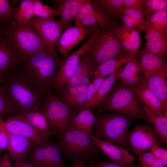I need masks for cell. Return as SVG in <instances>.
Wrapping results in <instances>:
<instances>
[{
    "label": "cell",
    "mask_w": 167,
    "mask_h": 167,
    "mask_svg": "<svg viewBox=\"0 0 167 167\" xmlns=\"http://www.w3.org/2000/svg\"><path fill=\"white\" fill-rule=\"evenodd\" d=\"M2 85L15 114L41 108L46 92L27 79L17 68L3 75Z\"/></svg>",
    "instance_id": "6da1fadb"
},
{
    "label": "cell",
    "mask_w": 167,
    "mask_h": 167,
    "mask_svg": "<svg viewBox=\"0 0 167 167\" xmlns=\"http://www.w3.org/2000/svg\"><path fill=\"white\" fill-rule=\"evenodd\" d=\"M62 61L54 46L47 45L22 62L17 69L30 82L46 92L52 88Z\"/></svg>",
    "instance_id": "7a4b0ae2"
},
{
    "label": "cell",
    "mask_w": 167,
    "mask_h": 167,
    "mask_svg": "<svg viewBox=\"0 0 167 167\" xmlns=\"http://www.w3.org/2000/svg\"><path fill=\"white\" fill-rule=\"evenodd\" d=\"M111 111L140 118L151 123L133 88L118 81L114 84L105 101L98 107V112Z\"/></svg>",
    "instance_id": "3957f363"
},
{
    "label": "cell",
    "mask_w": 167,
    "mask_h": 167,
    "mask_svg": "<svg viewBox=\"0 0 167 167\" xmlns=\"http://www.w3.org/2000/svg\"><path fill=\"white\" fill-rule=\"evenodd\" d=\"M95 115V132L93 135L128 150V131L131 124L135 118L118 113L97 112Z\"/></svg>",
    "instance_id": "277c9868"
},
{
    "label": "cell",
    "mask_w": 167,
    "mask_h": 167,
    "mask_svg": "<svg viewBox=\"0 0 167 167\" xmlns=\"http://www.w3.org/2000/svg\"><path fill=\"white\" fill-rule=\"evenodd\" d=\"M57 136L55 143L66 159L81 160L88 163L90 160L97 158L99 149L87 134L66 128Z\"/></svg>",
    "instance_id": "5b68a950"
},
{
    "label": "cell",
    "mask_w": 167,
    "mask_h": 167,
    "mask_svg": "<svg viewBox=\"0 0 167 167\" xmlns=\"http://www.w3.org/2000/svg\"><path fill=\"white\" fill-rule=\"evenodd\" d=\"M118 22L98 28L97 33L85 54L91 60L95 70L99 65L118 55L128 53L122 47L116 34Z\"/></svg>",
    "instance_id": "8992f818"
},
{
    "label": "cell",
    "mask_w": 167,
    "mask_h": 167,
    "mask_svg": "<svg viewBox=\"0 0 167 167\" xmlns=\"http://www.w3.org/2000/svg\"><path fill=\"white\" fill-rule=\"evenodd\" d=\"M4 32L22 62L48 45L38 35L28 23L18 25L13 22Z\"/></svg>",
    "instance_id": "52a82bcc"
},
{
    "label": "cell",
    "mask_w": 167,
    "mask_h": 167,
    "mask_svg": "<svg viewBox=\"0 0 167 167\" xmlns=\"http://www.w3.org/2000/svg\"><path fill=\"white\" fill-rule=\"evenodd\" d=\"M39 110L45 116L52 134L57 136L66 130L71 119L78 112L54 95L51 89L47 90L43 103Z\"/></svg>",
    "instance_id": "ba28073f"
},
{
    "label": "cell",
    "mask_w": 167,
    "mask_h": 167,
    "mask_svg": "<svg viewBox=\"0 0 167 167\" xmlns=\"http://www.w3.org/2000/svg\"><path fill=\"white\" fill-rule=\"evenodd\" d=\"M62 155L56 143L49 139L37 141L25 161L47 167H64Z\"/></svg>",
    "instance_id": "9c48e42d"
},
{
    "label": "cell",
    "mask_w": 167,
    "mask_h": 167,
    "mask_svg": "<svg viewBox=\"0 0 167 167\" xmlns=\"http://www.w3.org/2000/svg\"><path fill=\"white\" fill-rule=\"evenodd\" d=\"M97 30L79 48L71 54H67L62 60L56 74L52 88L57 93L66 87L68 82L73 75L81 56L85 54L96 37Z\"/></svg>",
    "instance_id": "30bf717a"
},
{
    "label": "cell",
    "mask_w": 167,
    "mask_h": 167,
    "mask_svg": "<svg viewBox=\"0 0 167 167\" xmlns=\"http://www.w3.org/2000/svg\"><path fill=\"white\" fill-rule=\"evenodd\" d=\"M127 141L129 148L136 156L153 146L162 145L152 127L148 124L135 125L128 132Z\"/></svg>",
    "instance_id": "8fae6325"
},
{
    "label": "cell",
    "mask_w": 167,
    "mask_h": 167,
    "mask_svg": "<svg viewBox=\"0 0 167 167\" xmlns=\"http://www.w3.org/2000/svg\"><path fill=\"white\" fill-rule=\"evenodd\" d=\"M28 23L36 33L46 43L54 46L62 32L66 28L60 19H44L33 16Z\"/></svg>",
    "instance_id": "7c38bea8"
},
{
    "label": "cell",
    "mask_w": 167,
    "mask_h": 167,
    "mask_svg": "<svg viewBox=\"0 0 167 167\" xmlns=\"http://www.w3.org/2000/svg\"><path fill=\"white\" fill-rule=\"evenodd\" d=\"M98 28L99 26L96 24L85 27L75 25L66 28L55 45L59 53L65 58L73 48L87 36L94 33Z\"/></svg>",
    "instance_id": "4fadbf2b"
},
{
    "label": "cell",
    "mask_w": 167,
    "mask_h": 167,
    "mask_svg": "<svg viewBox=\"0 0 167 167\" xmlns=\"http://www.w3.org/2000/svg\"><path fill=\"white\" fill-rule=\"evenodd\" d=\"M0 123L9 134L36 140L48 139L50 136L37 130L18 114L8 116L6 120L0 122Z\"/></svg>",
    "instance_id": "5bb4252c"
},
{
    "label": "cell",
    "mask_w": 167,
    "mask_h": 167,
    "mask_svg": "<svg viewBox=\"0 0 167 167\" xmlns=\"http://www.w3.org/2000/svg\"><path fill=\"white\" fill-rule=\"evenodd\" d=\"M9 141L7 150L14 164L25 161L31 148L38 141L8 133Z\"/></svg>",
    "instance_id": "9a60e30c"
},
{
    "label": "cell",
    "mask_w": 167,
    "mask_h": 167,
    "mask_svg": "<svg viewBox=\"0 0 167 167\" xmlns=\"http://www.w3.org/2000/svg\"><path fill=\"white\" fill-rule=\"evenodd\" d=\"M90 137L98 148L113 161L128 164L136 158L128 150L121 146L97 138L93 135Z\"/></svg>",
    "instance_id": "2e32d148"
},
{
    "label": "cell",
    "mask_w": 167,
    "mask_h": 167,
    "mask_svg": "<svg viewBox=\"0 0 167 167\" xmlns=\"http://www.w3.org/2000/svg\"><path fill=\"white\" fill-rule=\"evenodd\" d=\"M21 62L18 54L7 38V39H0V71L4 74L17 68Z\"/></svg>",
    "instance_id": "e0dca14e"
},
{
    "label": "cell",
    "mask_w": 167,
    "mask_h": 167,
    "mask_svg": "<svg viewBox=\"0 0 167 167\" xmlns=\"http://www.w3.org/2000/svg\"><path fill=\"white\" fill-rule=\"evenodd\" d=\"M147 42L143 51L152 53L162 58L167 53V36L157 32L146 23L143 30Z\"/></svg>",
    "instance_id": "ac0fdd59"
},
{
    "label": "cell",
    "mask_w": 167,
    "mask_h": 167,
    "mask_svg": "<svg viewBox=\"0 0 167 167\" xmlns=\"http://www.w3.org/2000/svg\"><path fill=\"white\" fill-rule=\"evenodd\" d=\"M117 80L131 88L144 82L139 61L137 59H132L127 63L123 68H120Z\"/></svg>",
    "instance_id": "d6986e66"
},
{
    "label": "cell",
    "mask_w": 167,
    "mask_h": 167,
    "mask_svg": "<svg viewBox=\"0 0 167 167\" xmlns=\"http://www.w3.org/2000/svg\"><path fill=\"white\" fill-rule=\"evenodd\" d=\"M167 68L158 71L150 75L144 80L147 87L167 107Z\"/></svg>",
    "instance_id": "ffe728a7"
},
{
    "label": "cell",
    "mask_w": 167,
    "mask_h": 167,
    "mask_svg": "<svg viewBox=\"0 0 167 167\" xmlns=\"http://www.w3.org/2000/svg\"><path fill=\"white\" fill-rule=\"evenodd\" d=\"M133 88L143 106L161 115H164L165 112L167 111V107L147 87L144 82L135 86Z\"/></svg>",
    "instance_id": "44dd1931"
},
{
    "label": "cell",
    "mask_w": 167,
    "mask_h": 167,
    "mask_svg": "<svg viewBox=\"0 0 167 167\" xmlns=\"http://www.w3.org/2000/svg\"><path fill=\"white\" fill-rule=\"evenodd\" d=\"M141 53L132 54L126 53L118 55L99 65L94 71L93 77L102 76L106 77L116 70L121 67L124 64L134 59L140 58Z\"/></svg>",
    "instance_id": "7402d4cb"
},
{
    "label": "cell",
    "mask_w": 167,
    "mask_h": 167,
    "mask_svg": "<svg viewBox=\"0 0 167 167\" xmlns=\"http://www.w3.org/2000/svg\"><path fill=\"white\" fill-rule=\"evenodd\" d=\"M95 117L89 109L85 108L77 113L70 121L67 128L82 131L91 136L93 135Z\"/></svg>",
    "instance_id": "603a6c76"
},
{
    "label": "cell",
    "mask_w": 167,
    "mask_h": 167,
    "mask_svg": "<svg viewBox=\"0 0 167 167\" xmlns=\"http://www.w3.org/2000/svg\"><path fill=\"white\" fill-rule=\"evenodd\" d=\"M120 68L117 69L108 77L105 78L92 100L87 104L85 108L91 110L98 108L103 103L109 96L117 80Z\"/></svg>",
    "instance_id": "cb8c5ba5"
},
{
    "label": "cell",
    "mask_w": 167,
    "mask_h": 167,
    "mask_svg": "<svg viewBox=\"0 0 167 167\" xmlns=\"http://www.w3.org/2000/svg\"><path fill=\"white\" fill-rule=\"evenodd\" d=\"M140 58V66L144 79L153 73L167 68V63L162 58L152 53L143 51Z\"/></svg>",
    "instance_id": "d4e9b609"
},
{
    "label": "cell",
    "mask_w": 167,
    "mask_h": 167,
    "mask_svg": "<svg viewBox=\"0 0 167 167\" xmlns=\"http://www.w3.org/2000/svg\"><path fill=\"white\" fill-rule=\"evenodd\" d=\"M20 115L33 127L41 133L50 136L52 130L44 114L38 110L16 113Z\"/></svg>",
    "instance_id": "484cf974"
},
{
    "label": "cell",
    "mask_w": 167,
    "mask_h": 167,
    "mask_svg": "<svg viewBox=\"0 0 167 167\" xmlns=\"http://www.w3.org/2000/svg\"><path fill=\"white\" fill-rule=\"evenodd\" d=\"M143 107L154 130L161 141L167 146V116L158 114L146 106Z\"/></svg>",
    "instance_id": "4316f807"
},
{
    "label": "cell",
    "mask_w": 167,
    "mask_h": 167,
    "mask_svg": "<svg viewBox=\"0 0 167 167\" xmlns=\"http://www.w3.org/2000/svg\"><path fill=\"white\" fill-rule=\"evenodd\" d=\"M92 2L110 19L123 14L124 0H92Z\"/></svg>",
    "instance_id": "83f0119b"
},
{
    "label": "cell",
    "mask_w": 167,
    "mask_h": 167,
    "mask_svg": "<svg viewBox=\"0 0 167 167\" xmlns=\"http://www.w3.org/2000/svg\"><path fill=\"white\" fill-rule=\"evenodd\" d=\"M34 0H22L14 10V18L18 25L28 24L34 16Z\"/></svg>",
    "instance_id": "f1b7e54d"
},
{
    "label": "cell",
    "mask_w": 167,
    "mask_h": 167,
    "mask_svg": "<svg viewBox=\"0 0 167 167\" xmlns=\"http://www.w3.org/2000/svg\"><path fill=\"white\" fill-rule=\"evenodd\" d=\"M110 19L98 8L95 11L78 21L74 22L75 26L85 27L97 25L101 27L109 25Z\"/></svg>",
    "instance_id": "f546056e"
},
{
    "label": "cell",
    "mask_w": 167,
    "mask_h": 167,
    "mask_svg": "<svg viewBox=\"0 0 167 167\" xmlns=\"http://www.w3.org/2000/svg\"><path fill=\"white\" fill-rule=\"evenodd\" d=\"M145 23L157 32L167 36V8L145 17Z\"/></svg>",
    "instance_id": "4dcf8cb0"
},
{
    "label": "cell",
    "mask_w": 167,
    "mask_h": 167,
    "mask_svg": "<svg viewBox=\"0 0 167 167\" xmlns=\"http://www.w3.org/2000/svg\"><path fill=\"white\" fill-rule=\"evenodd\" d=\"M91 66H93L91 60L84 54L80 58L73 75L69 80L66 87L64 89H68L71 87L79 85L80 76L87 69Z\"/></svg>",
    "instance_id": "1f68e13d"
},
{
    "label": "cell",
    "mask_w": 167,
    "mask_h": 167,
    "mask_svg": "<svg viewBox=\"0 0 167 167\" xmlns=\"http://www.w3.org/2000/svg\"><path fill=\"white\" fill-rule=\"evenodd\" d=\"M34 16L44 19H51L58 15L59 13L56 8L44 4L38 0H34Z\"/></svg>",
    "instance_id": "d6a6232c"
},
{
    "label": "cell",
    "mask_w": 167,
    "mask_h": 167,
    "mask_svg": "<svg viewBox=\"0 0 167 167\" xmlns=\"http://www.w3.org/2000/svg\"><path fill=\"white\" fill-rule=\"evenodd\" d=\"M116 34L119 41L127 40L141 41L139 32L135 28L121 26L118 23L116 28Z\"/></svg>",
    "instance_id": "836d02e7"
},
{
    "label": "cell",
    "mask_w": 167,
    "mask_h": 167,
    "mask_svg": "<svg viewBox=\"0 0 167 167\" xmlns=\"http://www.w3.org/2000/svg\"><path fill=\"white\" fill-rule=\"evenodd\" d=\"M143 16L148 15L167 8V0H143Z\"/></svg>",
    "instance_id": "e575fe53"
},
{
    "label": "cell",
    "mask_w": 167,
    "mask_h": 167,
    "mask_svg": "<svg viewBox=\"0 0 167 167\" xmlns=\"http://www.w3.org/2000/svg\"><path fill=\"white\" fill-rule=\"evenodd\" d=\"M87 97V91L73 97L61 100L79 112L85 108Z\"/></svg>",
    "instance_id": "d590c367"
},
{
    "label": "cell",
    "mask_w": 167,
    "mask_h": 167,
    "mask_svg": "<svg viewBox=\"0 0 167 167\" xmlns=\"http://www.w3.org/2000/svg\"><path fill=\"white\" fill-rule=\"evenodd\" d=\"M15 113L9 102L2 85L0 86V122Z\"/></svg>",
    "instance_id": "8d00e7d4"
},
{
    "label": "cell",
    "mask_w": 167,
    "mask_h": 167,
    "mask_svg": "<svg viewBox=\"0 0 167 167\" xmlns=\"http://www.w3.org/2000/svg\"><path fill=\"white\" fill-rule=\"evenodd\" d=\"M123 13L131 17L136 23L138 26L139 32L143 30L145 23V19L142 12L133 9L123 10Z\"/></svg>",
    "instance_id": "74e56055"
},
{
    "label": "cell",
    "mask_w": 167,
    "mask_h": 167,
    "mask_svg": "<svg viewBox=\"0 0 167 167\" xmlns=\"http://www.w3.org/2000/svg\"><path fill=\"white\" fill-rule=\"evenodd\" d=\"M98 8L91 0H89L82 6L73 20L74 22L80 20L96 11Z\"/></svg>",
    "instance_id": "f35d334b"
},
{
    "label": "cell",
    "mask_w": 167,
    "mask_h": 167,
    "mask_svg": "<svg viewBox=\"0 0 167 167\" xmlns=\"http://www.w3.org/2000/svg\"><path fill=\"white\" fill-rule=\"evenodd\" d=\"M53 2L54 4L56 6V9L59 11V15H61L60 21L64 25L67 27L72 20L71 10L62 5L55 2L53 1Z\"/></svg>",
    "instance_id": "ab89813d"
},
{
    "label": "cell",
    "mask_w": 167,
    "mask_h": 167,
    "mask_svg": "<svg viewBox=\"0 0 167 167\" xmlns=\"http://www.w3.org/2000/svg\"><path fill=\"white\" fill-rule=\"evenodd\" d=\"M124 50L128 53H137L141 44V41L127 40L119 42Z\"/></svg>",
    "instance_id": "60d3db41"
},
{
    "label": "cell",
    "mask_w": 167,
    "mask_h": 167,
    "mask_svg": "<svg viewBox=\"0 0 167 167\" xmlns=\"http://www.w3.org/2000/svg\"><path fill=\"white\" fill-rule=\"evenodd\" d=\"M140 164L143 167H149L157 158L150 151H144L137 156Z\"/></svg>",
    "instance_id": "b9f144b4"
},
{
    "label": "cell",
    "mask_w": 167,
    "mask_h": 167,
    "mask_svg": "<svg viewBox=\"0 0 167 167\" xmlns=\"http://www.w3.org/2000/svg\"><path fill=\"white\" fill-rule=\"evenodd\" d=\"M143 1V0H124L123 10L133 9L140 11L144 13V10Z\"/></svg>",
    "instance_id": "7bdbcfd3"
},
{
    "label": "cell",
    "mask_w": 167,
    "mask_h": 167,
    "mask_svg": "<svg viewBox=\"0 0 167 167\" xmlns=\"http://www.w3.org/2000/svg\"><path fill=\"white\" fill-rule=\"evenodd\" d=\"M93 167H129L127 164L113 161H103L98 158L93 160Z\"/></svg>",
    "instance_id": "ee69618b"
},
{
    "label": "cell",
    "mask_w": 167,
    "mask_h": 167,
    "mask_svg": "<svg viewBox=\"0 0 167 167\" xmlns=\"http://www.w3.org/2000/svg\"><path fill=\"white\" fill-rule=\"evenodd\" d=\"M151 152L157 158L162 160L167 165V150L161 146H155L150 149Z\"/></svg>",
    "instance_id": "f6af8a7d"
},
{
    "label": "cell",
    "mask_w": 167,
    "mask_h": 167,
    "mask_svg": "<svg viewBox=\"0 0 167 167\" xmlns=\"http://www.w3.org/2000/svg\"><path fill=\"white\" fill-rule=\"evenodd\" d=\"M12 10L9 1L7 0H0V16L8 17L11 14Z\"/></svg>",
    "instance_id": "bcb514c9"
},
{
    "label": "cell",
    "mask_w": 167,
    "mask_h": 167,
    "mask_svg": "<svg viewBox=\"0 0 167 167\" xmlns=\"http://www.w3.org/2000/svg\"><path fill=\"white\" fill-rule=\"evenodd\" d=\"M8 141V134L0 123V145L2 150H7Z\"/></svg>",
    "instance_id": "7dc6e473"
},
{
    "label": "cell",
    "mask_w": 167,
    "mask_h": 167,
    "mask_svg": "<svg viewBox=\"0 0 167 167\" xmlns=\"http://www.w3.org/2000/svg\"><path fill=\"white\" fill-rule=\"evenodd\" d=\"M119 18L122 20L123 25L129 28H135L138 31V26L137 24L130 16L123 13Z\"/></svg>",
    "instance_id": "c3c4849f"
},
{
    "label": "cell",
    "mask_w": 167,
    "mask_h": 167,
    "mask_svg": "<svg viewBox=\"0 0 167 167\" xmlns=\"http://www.w3.org/2000/svg\"><path fill=\"white\" fill-rule=\"evenodd\" d=\"M89 0H78V2L74 4L71 9V16L72 20L77 15L82 6L88 2Z\"/></svg>",
    "instance_id": "681fc988"
},
{
    "label": "cell",
    "mask_w": 167,
    "mask_h": 167,
    "mask_svg": "<svg viewBox=\"0 0 167 167\" xmlns=\"http://www.w3.org/2000/svg\"><path fill=\"white\" fill-rule=\"evenodd\" d=\"M105 78L106 77L102 76H97L93 77V80L92 82L93 84L94 92L93 97L96 93L99 88L102 84Z\"/></svg>",
    "instance_id": "f907efd6"
},
{
    "label": "cell",
    "mask_w": 167,
    "mask_h": 167,
    "mask_svg": "<svg viewBox=\"0 0 167 167\" xmlns=\"http://www.w3.org/2000/svg\"><path fill=\"white\" fill-rule=\"evenodd\" d=\"M11 161L8 153L5 152L2 156L0 161V167H14Z\"/></svg>",
    "instance_id": "816d5d0a"
},
{
    "label": "cell",
    "mask_w": 167,
    "mask_h": 167,
    "mask_svg": "<svg viewBox=\"0 0 167 167\" xmlns=\"http://www.w3.org/2000/svg\"><path fill=\"white\" fill-rule=\"evenodd\" d=\"M78 0H58L53 2L62 5L71 10L73 6L76 3Z\"/></svg>",
    "instance_id": "f5cc1de1"
},
{
    "label": "cell",
    "mask_w": 167,
    "mask_h": 167,
    "mask_svg": "<svg viewBox=\"0 0 167 167\" xmlns=\"http://www.w3.org/2000/svg\"><path fill=\"white\" fill-rule=\"evenodd\" d=\"M87 162L81 160H75L72 161V164L70 166L66 167H85Z\"/></svg>",
    "instance_id": "db71d44e"
},
{
    "label": "cell",
    "mask_w": 167,
    "mask_h": 167,
    "mask_svg": "<svg viewBox=\"0 0 167 167\" xmlns=\"http://www.w3.org/2000/svg\"><path fill=\"white\" fill-rule=\"evenodd\" d=\"M167 165L162 160L156 158L149 167H166Z\"/></svg>",
    "instance_id": "11a10c76"
},
{
    "label": "cell",
    "mask_w": 167,
    "mask_h": 167,
    "mask_svg": "<svg viewBox=\"0 0 167 167\" xmlns=\"http://www.w3.org/2000/svg\"><path fill=\"white\" fill-rule=\"evenodd\" d=\"M13 166L14 167H39L36 165L25 161L14 164Z\"/></svg>",
    "instance_id": "9f6ffc18"
},
{
    "label": "cell",
    "mask_w": 167,
    "mask_h": 167,
    "mask_svg": "<svg viewBox=\"0 0 167 167\" xmlns=\"http://www.w3.org/2000/svg\"><path fill=\"white\" fill-rule=\"evenodd\" d=\"M129 167H143L141 165L133 164L132 162L128 164Z\"/></svg>",
    "instance_id": "6f0895ef"
},
{
    "label": "cell",
    "mask_w": 167,
    "mask_h": 167,
    "mask_svg": "<svg viewBox=\"0 0 167 167\" xmlns=\"http://www.w3.org/2000/svg\"><path fill=\"white\" fill-rule=\"evenodd\" d=\"M93 159L90 160L87 163L88 167H93Z\"/></svg>",
    "instance_id": "680465c9"
},
{
    "label": "cell",
    "mask_w": 167,
    "mask_h": 167,
    "mask_svg": "<svg viewBox=\"0 0 167 167\" xmlns=\"http://www.w3.org/2000/svg\"><path fill=\"white\" fill-rule=\"evenodd\" d=\"M3 74L0 71V86H1V84L2 83V76Z\"/></svg>",
    "instance_id": "91938a15"
},
{
    "label": "cell",
    "mask_w": 167,
    "mask_h": 167,
    "mask_svg": "<svg viewBox=\"0 0 167 167\" xmlns=\"http://www.w3.org/2000/svg\"><path fill=\"white\" fill-rule=\"evenodd\" d=\"M2 150L1 149V147L0 145V161L2 159Z\"/></svg>",
    "instance_id": "94428289"
},
{
    "label": "cell",
    "mask_w": 167,
    "mask_h": 167,
    "mask_svg": "<svg viewBox=\"0 0 167 167\" xmlns=\"http://www.w3.org/2000/svg\"><path fill=\"white\" fill-rule=\"evenodd\" d=\"M38 166H39V167H47L45 166L41 165H38Z\"/></svg>",
    "instance_id": "6125c7cd"
}]
</instances>
